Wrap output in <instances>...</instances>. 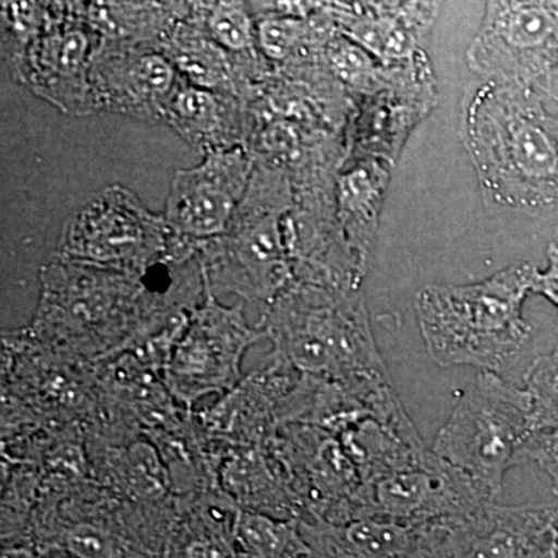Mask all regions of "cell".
<instances>
[{"label": "cell", "mask_w": 558, "mask_h": 558, "mask_svg": "<svg viewBox=\"0 0 558 558\" xmlns=\"http://www.w3.org/2000/svg\"><path fill=\"white\" fill-rule=\"evenodd\" d=\"M260 328L274 341L275 362L339 385L376 416L402 410L359 289L293 281L270 304Z\"/></svg>", "instance_id": "6da1fadb"}, {"label": "cell", "mask_w": 558, "mask_h": 558, "mask_svg": "<svg viewBox=\"0 0 558 558\" xmlns=\"http://www.w3.org/2000/svg\"><path fill=\"white\" fill-rule=\"evenodd\" d=\"M462 137L488 211L534 213L558 199V140L529 84L483 81L465 100Z\"/></svg>", "instance_id": "7a4b0ae2"}, {"label": "cell", "mask_w": 558, "mask_h": 558, "mask_svg": "<svg viewBox=\"0 0 558 558\" xmlns=\"http://www.w3.org/2000/svg\"><path fill=\"white\" fill-rule=\"evenodd\" d=\"M537 267L513 264L472 284H433L417 293L422 340L444 368L468 365L501 376L531 340L523 317Z\"/></svg>", "instance_id": "3957f363"}, {"label": "cell", "mask_w": 558, "mask_h": 558, "mask_svg": "<svg viewBox=\"0 0 558 558\" xmlns=\"http://www.w3.org/2000/svg\"><path fill=\"white\" fill-rule=\"evenodd\" d=\"M292 180L286 172L255 163L244 201L229 230L218 240L202 242V274L213 292L238 293L266 304L295 281L290 255ZM266 314V312H264Z\"/></svg>", "instance_id": "277c9868"}, {"label": "cell", "mask_w": 558, "mask_h": 558, "mask_svg": "<svg viewBox=\"0 0 558 558\" xmlns=\"http://www.w3.org/2000/svg\"><path fill=\"white\" fill-rule=\"evenodd\" d=\"M534 432V407L526 389L481 371L439 429L433 453L495 499L509 470L526 462L524 451Z\"/></svg>", "instance_id": "5b68a950"}, {"label": "cell", "mask_w": 558, "mask_h": 558, "mask_svg": "<svg viewBox=\"0 0 558 558\" xmlns=\"http://www.w3.org/2000/svg\"><path fill=\"white\" fill-rule=\"evenodd\" d=\"M61 252L65 258L134 275L160 256L179 253V238L163 216L149 213L131 191L112 186L69 223Z\"/></svg>", "instance_id": "8992f818"}, {"label": "cell", "mask_w": 558, "mask_h": 558, "mask_svg": "<svg viewBox=\"0 0 558 558\" xmlns=\"http://www.w3.org/2000/svg\"><path fill=\"white\" fill-rule=\"evenodd\" d=\"M494 501L468 475L425 449L360 488L352 520L440 523L469 519Z\"/></svg>", "instance_id": "52a82bcc"}, {"label": "cell", "mask_w": 558, "mask_h": 558, "mask_svg": "<svg viewBox=\"0 0 558 558\" xmlns=\"http://www.w3.org/2000/svg\"><path fill=\"white\" fill-rule=\"evenodd\" d=\"M204 282V304L194 312L165 368L168 388L189 407L211 392L236 387L245 351L266 337L260 326L248 325L241 304L223 307L205 278Z\"/></svg>", "instance_id": "ba28073f"}, {"label": "cell", "mask_w": 558, "mask_h": 558, "mask_svg": "<svg viewBox=\"0 0 558 558\" xmlns=\"http://www.w3.org/2000/svg\"><path fill=\"white\" fill-rule=\"evenodd\" d=\"M557 43L553 0H484L483 20L465 62L483 81L529 84Z\"/></svg>", "instance_id": "9c48e42d"}, {"label": "cell", "mask_w": 558, "mask_h": 558, "mask_svg": "<svg viewBox=\"0 0 558 558\" xmlns=\"http://www.w3.org/2000/svg\"><path fill=\"white\" fill-rule=\"evenodd\" d=\"M253 171L255 160L244 146L209 153L199 167L178 171L163 215L172 233L196 245L223 236Z\"/></svg>", "instance_id": "30bf717a"}, {"label": "cell", "mask_w": 558, "mask_h": 558, "mask_svg": "<svg viewBox=\"0 0 558 558\" xmlns=\"http://www.w3.org/2000/svg\"><path fill=\"white\" fill-rule=\"evenodd\" d=\"M558 521V502L499 506L450 527L453 558H539Z\"/></svg>", "instance_id": "8fae6325"}, {"label": "cell", "mask_w": 558, "mask_h": 558, "mask_svg": "<svg viewBox=\"0 0 558 558\" xmlns=\"http://www.w3.org/2000/svg\"><path fill=\"white\" fill-rule=\"evenodd\" d=\"M163 121L204 156L244 146L247 105L233 95L196 86L180 76Z\"/></svg>", "instance_id": "7c38bea8"}, {"label": "cell", "mask_w": 558, "mask_h": 558, "mask_svg": "<svg viewBox=\"0 0 558 558\" xmlns=\"http://www.w3.org/2000/svg\"><path fill=\"white\" fill-rule=\"evenodd\" d=\"M180 73L163 54L145 53L120 68L92 73L97 109L140 120L163 121L165 108L178 87Z\"/></svg>", "instance_id": "4fadbf2b"}, {"label": "cell", "mask_w": 558, "mask_h": 558, "mask_svg": "<svg viewBox=\"0 0 558 558\" xmlns=\"http://www.w3.org/2000/svg\"><path fill=\"white\" fill-rule=\"evenodd\" d=\"M236 558H304L311 553L299 520L238 510L234 521Z\"/></svg>", "instance_id": "5bb4252c"}, {"label": "cell", "mask_w": 558, "mask_h": 558, "mask_svg": "<svg viewBox=\"0 0 558 558\" xmlns=\"http://www.w3.org/2000/svg\"><path fill=\"white\" fill-rule=\"evenodd\" d=\"M534 407L535 429L558 427V329L554 347L538 355L524 374Z\"/></svg>", "instance_id": "9a60e30c"}, {"label": "cell", "mask_w": 558, "mask_h": 558, "mask_svg": "<svg viewBox=\"0 0 558 558\" xmlns=\"http://www.w3.org/2000/svg\"><path fill=\"white\" fill-rule=\"evenodd\" d=\"M209 35L223 49L244 53L255 43L253 24L241 0H218L209 10Z\"/></svg>", "instance_id": "2e32d148"}, {"label": "cell", "mask_w": 558, "mask_h": 558, "mask_svg": "<svg viewBox=\"0 0 558 558\" xmlns=\"http://www.w3.org/2000/svg\"><path fill=\"white\" fill-rule=\"evenodd\" d=\"M301 36L299 22L292 20H264L258 27V44L263 53L270 60H286L295 49Z\"/></svg>", "instance_id": "e0dca14e"}, {"label": "cell", "mask_w": 558, "mask_h": 558, "mask_svg": "<svg viewBox=\"0 0 558 558\" xmlns=\"http://www.w3.org/2000/svg\"><path fill=\"white\" fill-rule=\"evenodd\" d=\"M524 457L526 462H535L549 476L554 494L558 495V427L535 429Z\"/></svg>", "instance_id": "ac0fdd59"}, {"label": "cell", "mask_w": 558, "mask_h": 558, "mask_svg": "<svg viewBox=\"0 0 558 558\" xmlns=\"http://www.w3.org/2000/svg\"><path fill=\"white\" fill-rule=\"evenodd\" d=\"M532 293L545 296L558 310V244L553 242L548 247V267L537 270Z\"/></svg>", "instance_id": "d6986e66"}, {"label": "cell", "mask_w": 558, "mask_h": 558, "mask_svg": "<svg viewBox=\"0 0 558 558\" xmlns=\"http://www.w3.org/2000/svg\"><path fill=\"white\" fill-rule=\"evenodd\" d=\"M0 558H43V554L31 545H20V543L11 545L10 543V545L3 546Z\"/></svg>", "instance_id": "ffe728a7"}, {"label": "cell", "mask_w": 558, "mask_h": 558, "mask_svg": "<svg viewBox=\"0 0 558 558\" xmlns=\"http://www.w3.org/2000/svg\"><path fill=\"white\" fill-rule=\"evenodd\" d=\"M539 558H558V521L554 526L553 534H550L548 545H546Z\"/></svg>", "instance_id": "44dd1931"}, {"label": "cell", "mask_w": 558, "mask_h": 558, "mask_svg": "<svg viewBox=\"0 0 558 558\" xmlns=\"http://www.w3.org/2000/svg\"><path fill=\"white\" fill-rule=\"evenodd\" d=\"M43 558H75V557L69 556V554L64 553V550L57 549V548H49V549H46V553H43Z\"/></svg>", "instance_id": "7402d4cb"}, {"label": "cell", "mask_w": 558, "mask_h": 558, "mask_svg": "<svg viewBox=\"0 0 558 558\" xmlns=\"http://www.w3.org/2000/svg\"><path fill=\"white\" fill-rule=\"evenodd\" d=\"M307 556H310V554H307ZM307 556H306V557H304V558H307Z\"/></svg>", "instance_id": "603a6c76"}]
</instances>
